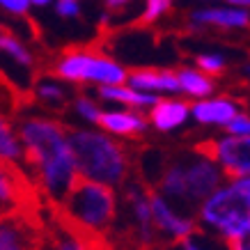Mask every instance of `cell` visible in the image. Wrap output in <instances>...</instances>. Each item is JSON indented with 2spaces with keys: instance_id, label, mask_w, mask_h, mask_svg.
Listing matches in <instances>:
<instances>
[{
  "instance_id": "29",
  "label": "cell",
  "mask_w": 250,
  "mask_h": 250,
  "mask_svg": "<svg viewBox=\"0 0 250 250\" xmlns=\"http://www.w3.org/2000/svg\"><path fill=\"white\" fill-rule=\"evenodd\" d=\"M229 248L232 250H250V232L239 236V239H234V241L229 243Z\"/></svg>"
},
{
  "instance_id": "9",
  "label": "cell",
  "mask_w": 250,
  "mask_h": 250,
  "mask_svg": "<svg viewBox=\"0 0 250 250\" xmlns=\"http://www.w3.org/2000/svg\"><path fill=\"white\" fill-rule=\"evenodd\" d=\"M225 177H250V136H225L200 145Z\"/></svg>"
},
{
  "instance_id": "6",
  "label": "cell",
  "mask_w": 250,
  "mask_h": 250,
  "mask_svg": "<svg viewBox=\"0 0 250 250\" xmlns=\"http://www.w3.org/2000/svg\"><path fill=\"white\" fill-rule=\"evenodd\" d=\"M55 78H60L64 83L76 85H122L126 83L129 71L124 64L108 55L94 53L90 48H74L67 51L58 58L53 67Z\"/></svg>"
},
{
  "instance_id": "18",
  "label": "cell",
  "mask_w": 250,
  "mask_h": 250,
  "mask_svg": "<svg viewBox=\"0 0 250 250\" xmlns=\"http://www.w3.org/2000/svg\"><path fill=\"white\" fill-rule=\"evenodd\" d=\"M177 76V83H179V92L190 97L193 101L195 99H205L211 97L213 90H216V83H213L211 76H207L205 71H200L197 67H182L174 71Z\"/></svg>"
},
{
  "instance_id": "33",
  "label": "cell",
  "mask_w": 250,
  "mask_h": 250,
  "mask_svg": "<svg viewBox=\"0 0 250 250\" xmlns=\"http://www.w3.org/2000/svg\"><path fill=\"white\" fill-rule=\"evenodd\" d=\"M2 32H5V28H2V23H0V35H2Z\"/></svg>"
},
{
  "instance_id": "16",
  "label": "cell",
  "mask_w": 250,
  "mask_h": 250,
  "mask_svg": "<svg viewBox=\"0 0 250 250\" xmlns=\"http://www.w3.org/2000/svg\"><path fill=\"white\" fill-rule=\"evenodd\" d=\"M193 21L200 25H218V28H228V30H241L250 25V12L246 7H205L193 12Z\"/></svg>"
},
{
  "instance_id": "5",
  "label": "cell",
  "mask_w": 250,
  "mask_h": 250,
  "mask_svg": "<svg viewBox=\"0 0 250 250\" xmlns=\"http://www.w3.org/2000/svg\"><path fill=\"white\" fill-rule=\"evenodd\" d=\"M197 228L234 241L250 232V177H225L195 213Z\"/></svg>"
},
{
  "instance_id": "11",
  "label": "cell",
  "mask_w": 250,
  "mask_h": 250,
  "mask_svg": "<svg viewBox=\"0 0 250 250\" xmlns=\"http://www.w3.org/2000/svg\"><path fill=\"white\" fill-rule=\"evenodd\" d=\"M241 113V104L232 97H205L190 104V120L200 126H218L225 129L234 115Z\"/></svg>"
},
{
  "instance_id": "17",
  "label": "cell",
  "mask_w": 250,
  "mask_h": 250,
  "mask_svg": "<svg viewBox=\"0 0 250 250\" xmlns=\"http://www.w3.org/2000/svg\"><path fill=\"white\" fill-rule=\"evenodd\" d=\"M44 248L46 250H94L90 236H85L83 232L74 229L64 220L55 223V228H51L46 239L42 236V250Z\"/></svg>"
},
{
  "instance_id": "15",
  "label": "cell",
  "mask_w": 250,
  "mask_h": 250,
  "mask_svg": "<svg viewBox=\"0 0 250 250\" xmlns=\"http://www.w3.org/2000/svg\"><path fill=\"white\" fill-rule=\"evenodd\" d=\"M97 97L104 104L110 106H120V108H133V110H149L156 104V94H147V92L133 90L131 85L122 83V85H101L97 87Z\"/></svg>"
},
{
  "instance_id": "30",
  "label": "cell",
  "mask_w": 250,
  "mask_h": 250,
  "mask_svg": "<svg viewBox=\"0 0 250 250\" xmlns=\"http://www.w3.org/2000/svg\"><path fill=\"white\" fill-rule=\"evenodd\" d=\"M131 0H106V5L110 9H122V7H126Z\"/></svg>"
},
{
  "instance_id": "24",
  "label": "cell",
  "mask_w": 250,
  "mask_h": 250,
  "mask_svg": "<svg viewBox=\"0 0 250 250\" xmlns=\"http://www.w3.org/2000/svg\"><path fill=\"white\" fill-rule=\"evenodd\" d=\"M197 69L200 71H205L207 76H218V74H223L225 71V67H228V62H225V58L220 53H202V55H197V60H195Z\"/></svg>"
},
{
  "instance_id": "27",
  "label": "cell",
  "mask_w": 250,
  "mask_h": 250,
  "mask_svg": "<svg viewBox=\"0 0 250 250\" xmlns=\"http://www.w3.org/2000/svg\"><path fill=\"white\" fill-rule=\"evenodd\" d=\"M30 7V0H0V9H5L12 16H25Z\"/></svg>"
},
{
  "instance_id": "23",
  "label": "cell",
  "mask_w": 250,
  "mask_h": 250,
  "mask_svg": "<svg viewBox=\"0 0 250 250\" xmlns=\"http://www.w3.org/2000/svg\"><path fill=\"white\" fill-rule=\"evenodd\" d=\"M71 108H74V115H76L78 120L85 122V124H90V126H97L99 115H101V110H104V108L99 106L97 99L90 97V94H81V97H76L74 101H71Z\"/></svg>"
},
{
  "instance_id": "20",
  "label": "cell",
  "mask_w": 250,
  "mask_h": 250,
  "mask_svg": "<svg viewBox=\"0 0 250 250\" xmlns=\"http://www.w3.org/2000/svg\"><path fill=\"white\" fill-rule=\"evenodd\" d=\"M159 250H232V248H229V241L211 234V232H207V229L197 228L186 239L174 241V243H166Z\"/></svg>"
},
{
  "instance_id": "25",
  "label": "cell",
  "mask_w": 250,
  "mask_h": 250,
  "mask_svg": "<svg viewBox=\"0 0 250 250\" xmlns=\"http://www.w3.org/2000/svg\"><path fill=\"white\" fill-rule=\"evenodd\" d=\"M170 2H172V0H147V2H145V12H143V21L152 23V21H156V19H161V16L170 9Z\"/></svg>"
},
{
  "instance_id": "3",
  "label": "cell",
  "mask_w": 250,
  "mask_h": 250,
  "mask_svg": "<svg viewBox=\"0 0 250 250\" xmlns=\"http://www.w3.org/2000/svg\"><path fill=\"white\" fill-rule=\"evenodd\" d=\"M69 145L76 159L78 179L120 188L131 179L133 161L129 149L101 129H69Z\"/></svg>"
},
{
  "instance_id": "12",
  "label": "cell",
  "mask_w": 250,
  "mask_h": 250,
  "mask_svg": "<svg viewBox=\"0 0 250 250\" xmlns=\"http://www.w3.org/2000/svg\"><path fill=\"white\" fill-rule=\"evenodd\" d=\"M97 126L113 138H140L149 129V122L140 110L133 108H106L101 110Z\"/></svg>"
},
{
  "instance_id": "28",
  "label": "cell",
  "mask_w": 250,
  "mask_h": 250,
  "mask_svg": "<svg viewBox=\"0 0 250 250\" xmlns=\"http://www.w3.org/2000/svg\"><path fill=\"white\" fill-rule=\"evenodd\" d=\"M55 12H58L62 19H76V16L81 14V5H78V0H58Z\"/></svg>"
},
{
  "instance_id": "10",
  "label": "cell",
  "mask_w": 250,
  "mask_h": 250,
  "mask_svg": "<svg viewBox=\"0 0 250 250\" xmlns=\"http://www.w3.org/2000/svg\"><path fill=\"white\" fill-rule=\"evenodd\" d=\"M0 250H42V234L28 211L0 216Z\"/></svg>"
},
{
  "instance_id": "13",
  "label": "cell",
  "mask_w": 250,
  "mask_h": 250,
  "mask_svg": "<svg viewBox=\"0 0 250 250\" xmlns=\"http://www.w3.org/2000/svg\"><path fill=\"white\" fill-rule=\"evenodd\" d=\"M190 120V104L177 97H159L156 104L149 108L147 122L159 133H174L186 126Z\"/></svg>"
},
{
  "instance_id": "26",
  "label": "cell",
  "mask_w": 250,
  "mask_h": 250,
  "mask_svg": "<svg viewBox=\"0 0 250 250\" xmlns=\"http://www.w3.org/2000/svg\"><path fill=\"white\" fill-rule=\"evenodd\" d=\"M225 131L232 133V136H250V115L243 113V110L241 113H236L234 120L225 126Z\"/></svg>"
},
{
  "instance_id": "32",
  "label": "cell",
  "mask_w": 250,
  "mask_h": 250,
  "mask_svg": "<svg viewBox=\"0 0 250 250\" xmlns=\"http://www.w3.org/2000/svg\"><path fill=\"white\" fill-rule=\"evenodd\" d=\"M53 0H30V5H35V7H46V5H51Z\"/></svg>"
},
{
  "instance_id": "7",
  "label": "cell",
  "mask_w": 250,
  "mask_h": 250,
  "mask_svg": "<svg viewBox=\"0 0 250 250\" xmlns=\"http://www.w3.org/2000/svg\"><path fill=\"white\" fill-rule=\"evenodd\" d=\"M120 207H124L126 223H129V239L140 248H152L156 246V232L152 223V207H149V186L140 179L131 177L126 184H122Z\"/></svg>"
},
{
  "instance_id": "4",
  "label": "cell",
  "mask_w": 250,
  "mask_h": 250,
  "mask_svg": "<svg viewBox=\"0 0 250 250\" xmlns=\"http://www.w3.org/2000/svg\"><path fill=\"white\" fill-rule=\"evenodd\" d=\"M60 220L90 239L108 236L120 213V193L106 184L78 179L58 205Z\"/></svg>"
},
{
  "instance_id": "8",
  "label": "cell",
  "mask_w": 250,
  "mask_h": 250,
  "mask_svg": "<svg viewBox=\"0 0 250 250\" xmlns=\"http://www.w3.org/2000/svg\"><path fill=\"white\" fill-rule=\"evenodd\" d=\"M149 207H152V223L159 246L182 241L197 229V218L193 213H186L154 188H149Z\"/></svg>"
},
{
  "instance_id": "22",
  "label": "cell",
  "mask_w": 250,
  "mask_h": 250,
  "mask_svg": "<svg viewBox=\"0 0 250 250\" xmlns=\"http://www.w3.org/2000/svg\"><path fill=\"white\" fill-rule=\"evenodd\" d=\"M0 53H5L9 60H14L16 64H21V67L30 69L35 64V58H32L30 48L23 44L19 37L14 35H9V32H2L0 35Z\"/></svg>"
},
{
  "instance_id": "1",
  "label": "cell",
  "mask_w": 250,
  "mask_h": 250,
  "mask_svg": "<svg viewBox=\"0 0 250 250\" xmlns=\"http://www.w3.org/2000/svg\"><path fill=\"white\" fill-rule=\"evenodd\" d=\"M16 133L23 147V170H30V177L46 200L60 205L62 197L78 182L69 129L60 120L30 115L16 124Z\"/></svg>"
},
{
  "instance_id": "21",
  "label": "cell",
  "mask_w": 250,
  "mask_h": 250,
  "mask_svg": "<svg viewBox=\"0 0 250 250\" xmlns=\"http://www.w3.org/2000/svg\"><path fill=\"white\" fill-rule=\"evenodd\" d=\"M35 97L48 108H62L69 99V90L60 78H42L35 85Z\"/></svg>"
},
{
  "instance_id": "14",
  "label": "cell",
  "mask_w": 250,
  "mask_h": 250,
  "mask_svg": "<svg viewBox=\"0 0 250 250\" xmlns=\"http://www.w3.org/2000/svg\"><path fill=\"white\" fill-rule=\"evenodd\" d=\"M126 85H131L133 90L147 92V94H156V97L179 94L177 76L170 69H133L126 76Z\"/></svg>"
},
{
  "instance_id": "2",
  "label": "cell",
  "mask_w": 250,
  "mask_h": 250,
  "mask_svg": "<svg viewBox=\"0 0 250 250\" xmlns=\"http://www.w3.org/2000/svg\"><path fill=\"white\" fill-rule=\"evenodd\" d=\"M225 179L223 170L209 154L197 145L190 152H182L163 161L161 174L152 188L167 197L172 205L195 216L200 205L207 200L220 182Z\"/></svg>"
},
{
  "instance_id": "19",
  "label": "cell",
  "mask_w": 250,
  "mask_h": 250,
  "mask_svg": "<svg viewBox=\"0 0 250 250\" xmlns=\"http://www.w3.org/2000/svg\"><path fill=\"white\" fill-rule=\"evenodd\" d=\"M0 163L23 170V147L19 133H16V126L2 113H0Z\"/></svg>"
},
{
  "instance_id": "31",
  "label": "cell",
  "mask_w": 250,
  "mask_h": 250,
  "mask_svg": "<svg viewBox=\"0 0 250 250\" xmlns=\"http://www.w3.org/2000/svg\"><path fill=\"white\" fill-rule=\"evenodd\" d=\"M229 5H236V7H250V0H228Z\"/></svg>"
}]
</instances>
